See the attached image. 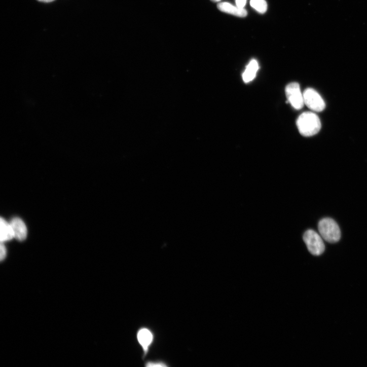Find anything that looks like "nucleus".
Instances as JSON below:
<instances>
[{"label":"nucleus","mask_w":367,"mask_h":367,"mask_svg":"<svg viewBox=\"0 0 367 367\" xmlns=\"http://www.w3.org/2000/svg\"><path fill=\"white\" fill-rule=\"evenodd\" d=\"M297 124L300 133L305 137L316 135L321 128L319 117L313 112L303 113L299 117Z\"/></svg>","instance_id":"obj_1"},{"label":"nucleus","mask_w":367,"mask_h":367,"mask_svg":"<svg viewBox=\"0 0 367 367\" xmlns=\"http://www.w3.org/2000/svg\"><path fill=\"white\" fill-rule=\"evenodd\" d=\"M318 230L322 238L328 242L334 243L341 238V231L336 222L329 218L321 220L318 224Z\"/></svg>","instance_id":"obj_2"},{"label":"nucleus","mask_w":367,"mask_h":367,"mask_svg":"<svg viewBox=\"0 0 367 367\" xmlns=\"http://www.w3.org/2000/svg\"><path fill=\"white\" fill-rule=\"evenodd\" d=\"M309 252L314 255L322 254L325 250V245L321 235L312 230L307 231L303 236Z\"/></svg>","instance_id":"obj_3"},{"label":"nucleus","mask_w":367,"mask_h":367,"mask_svg":"<svg viewBox=\"0 0 367 367\" xmlns=\"http://www.w3.org/2000/svg\"><path fill=\"white\" fill-rule=\"evenodd\" d=\"M304 103L314 112H321L325 108V103L321 96L314 89H306L303 93Z\"/></svg>","instance_id":"obj_4"},{"label":"nucleus","mask_w":367,"mask_h":367,"mask_svg":"<svg viewBox=\"0 0 367 367\" xmlns=\"http://www.w3.org/2000/svg\"><path fill=\"white\" fill-rule=\"evenodd\" d=\"M285 91L288 102L295 109L300 110L304 107V95L299 83L293 82L289 84L286 87Z\"/></svg>","instance_id":"obj_5"},{"label":"nucleus","mask_w":367,"mask_h":367,"mask_svg":"<svg viewBox=\"0 0 367 367\" xmlns=\"http://www.w3.org/2000/svg\"><path fill=\"white\" fill-rule=\"evenodd\" d=\"M137 337L138 341L142 347L144 355H145L153 342V334L148 328H142L138 331Z\"/></svg>","instance_id":"obj_6"},{"label":"nucleus","mask_w":367,"mask_h":367,"mask_svg":"<svg viewBox=\"0 0 367 367\" xmlns=\"http://www.w3.org/2000/svg\"><path fill=\"white\" fill-rule=\"evenodd\" d=\"M14 236L19 241H24L27 236V228L24 222L20 218L16 217L11 222Z\"/></svg>","instance_id":"obj_7"},{"label":"nucleus","mask_w":367,"mask_h":367,"mask_svg":"<svg viewBox=\"0 0 367 367\" xmlns=\"http://www.w3.org/2000/svg\"><path fill=\"white\" fill-rule=\"evenodd\" d=\"M217 8L222 12L236 17L244 18L247 15V12L244 8L234 6L228 3L219 4L217 5Z\"/></svg>","instance_id":"obj_8"},{"label":"nucleus","mask_w":367,"mask_h":367,"mask_svg":"<svg viewBox=\"0 0 367 367\" xmlns=\"http://www.w3.org/2000/svg\"><path fill=\"white\" fill-rule=\"evenodd\" d=\"M259 68L258 61L254 59L251 60L243 73V81L246 83L252 81L255 78Z\"/></svg>","instance_id":"obj_9"},{"label":"nucleus","mask_w":367,"mask_h":367,"mask_svg":"<svg viewBox=\"0 0 367 367\" xmlns=\"http://www.w3.org/2000/svg\"><path fill=\"white\" fill-rule=\"evenodd\" d=\"M0 228H1V235L0 240L2 242H5L12 240L15 238L14 232L11 225L6 219L2 217L0 220Z\"/></svg>","instance_id":"obj_10"},{"label":"nucleus","mask_w":367,"mask_h":367,"mask_svg":"<svg viewBox=\"0 0 367 367\" xmlns=\"http://www.w3.org/2000/svg\"><path fill=\"white\" fill-rule=\"evenodd\" d=\"M250 6L260 14H264L267 10V4L265 0H250Z\"/></svg>","instance_id":"obj_11"},{"label":"nucleus","mask_w":367,"mask_h":367,"mask_svg":"<svg viewBox=\"0 0 367 367\" xmlns=\"http://www.w3.org/2000/svg\"><path fill=\"white\" fill-rule=\"evenodd\" d=\"M146 366L149 367L166 366L167 364L161 361H150L146 363Z\"/></svg>","instance_id":"obj_12"},{"label":"nucleus","mask_w":367,"mask_h":367,"mask_svg":"<svg viewBox=\"0 0 367 367\" xmlns=\"http://www.w3.org/2000/svg\"><path fill=\"white\" fill-rule=\"evenodd\" d=\"M0 249H1V260L3 261L5 259L7 255V248L3 242L1 243Z\"/></svg>","instance_id":"obj_13"},{"label":"nucleus","mask_w":367,"mask_h":367,"mask_svg":"<svg viewBox=\"0 0 367 367\" xmlns=\"http://www.w3.org/2000/svg\"><path fill=\"white\" fill-rule=\"evenodd\" d=\"M246 4V0H236V6L240 8H244Z\"/></svg>","instance_id":"obj_14"},{"label":"nucleus","mask_w":367,"mask_h":367,"mask_svg":"<svg viewBox=\"0 0 367 367\" xmlns=\"http://www.w3.org/2000/svg\"><path fill=\"white\" fill-rule=\"evenodd\" d=\"M38 1L45 3H50L55 1V0H38Z\"/></svg>","instance_id":"obj_15"},{"label":"nucleus","mask_w":367,"mask_h":367,"mask_svg":"<svg viewBox=\"0 0 367 367\" xmlns=\"http://www.w3.org/2000/svg\"><path fill=\"white\" fill-rule=\"evenodd\" d=\"M211 1L213 2L216 3V2H218L221 1V0H211Z\"/></svg>","instance_id":"obj_16"}]
</instances>
